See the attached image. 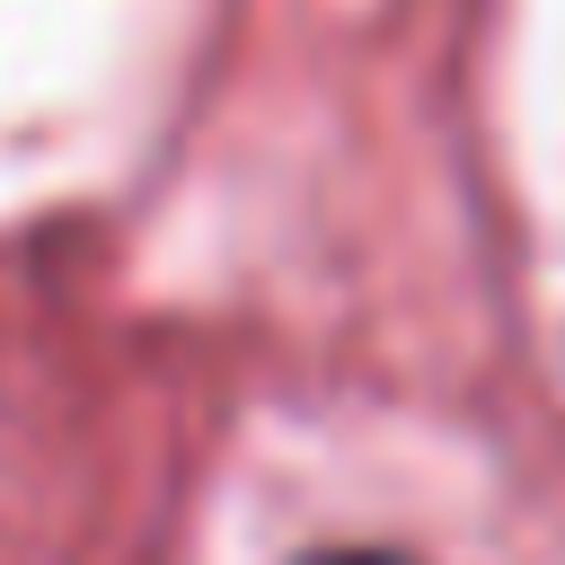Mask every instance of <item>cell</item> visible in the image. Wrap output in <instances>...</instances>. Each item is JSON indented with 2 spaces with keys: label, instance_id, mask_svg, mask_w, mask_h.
<instances>
[{
  "label": "cell",
  "instance_id": "1",
  "mask_svg": "<svg viewBox=\"0 0 565 565\" xmlns=\"http://www.w3.org/2000/svg\"><path fill=\"white\" fill-rule=\"evenodd\" d=\"M309 565H415V556H388V547H327V556H309Z\"/></svg>",
  "mask_w": 565,
  "mask_h": 565
}]
</instances>
